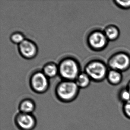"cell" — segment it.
Here are the masks:
<instances>
[{"label":"cell","instance_id":"1","mask_svg":"<svg viewBox=\"0 0 130 130\" xmlns=\"http://www.w3.org/2000/svg\"><path fill=\"white\" fill-rule=\"evenodd\" d=\"M76 83L72 82L62 83L57 89L58 98L63 102H70L77 95L78 88Z\"/></svg>","mask_w":130,"mask_h":130},{"label":"cell","instance_id":"2","mask_svg":"<svg viewBox=\"0 0 130 130\" xmlns=\"http://www.w3.org/2000/svg\"><path fill=\"white\" fill-rule=\"evenodd\" d=\"M108 65L111 69L120 72L125 71L130 68V56L127 53H116L110 58Z\"/></svg>","mask_w":130,"mask_h":130},{"label":"cell","instance_id":"3","mask_svg":"<svg viewBox=\"0 0 130 130\" xmlns=\"http://www.w3.org/2000/svg\"><path fill=\"white\" fill-rule=\"evenodd\" d=\"M87 74L95 80H101L107 76V69L104 63L100 61H94L88 64L86 68Z\"/></svg>","mask_w":130,"mask_h":130},{"label":"cell","instance_id":"4","mask_svg":"<svg viewBox=\"0 0 130 130\" xmlns=\"http://www.w3.org/2000/svg\"><path fill=\"white\" fill-rule=\"evenodd\" d=\"M14 120L20 130H33L37 125V120L32 114L19 112L16 115Z\"/></svg>","mask_w":130,"mask_h":130},{"label":"cell","instance_id":"5","mask_svg":"<svg viewBox=\"0 0 130 130\" xmlns=\"http://www.w3.org/2000/svg\"><path fill=\"white\" fill-rule=\"evenodd\" d=\"M60 71L63 78L67 79H74L78 75L79 67L73 60L68 59L62 62L60 65Z\"/></svg>","mask_w":130,"mask_h":130},{"label":"cell","instance_id":"6","mask_svg":"<svg viewBox=\"0 0 130 130\" xmlns=\"http://www.w3.org/2000/svg\"><path fill=\"white\" fill-rule=\"evenodd\" d=\"M108 41L104 33L100 31L92 33L89 38L90 45L96 50L104 49L107 45Z\"/></svg>","mask_w":130,"mask_h":130},{"label":"cell","instance_id":"7","mask_svg":"<svg viewBox=\"0 0 130 130\" xmlns=\"http://www.w3.org/2000/svg\"><path fill=\"white\" fill-rule=\"evenodd\" d=\"M45 74L38 72L35 74L32 79V87L38 92H43L47 87V79Z\"/></svg>","mask_w":130,"mask_h":130},{"label":"cell","instance_id":"8","mask_svg":"<svg viewBox=\"0 0 130 130\" xmlns=\"http://www.w3.org/2000/svg\"><path fill=\"white\" fill-rule=\"evenodd\" d=\"M19 48L21 54L27 58H31L34 56L37 52L35 45L27 40H24L20 44Z\"/></svg>","mask_w":130,"mask_h":130},{"label":"cell","instance_id":"9","mask_svg":"<svg viewBox=\"0 0 130 130\" xmlns=\"http://www.w3.org/2000/svg\"><path fill=\"white\" fill-rule=\"evenodd\" d=\"M35 108L34 102L29 99H25L23 100L19 106L20 112L26 114H32Z\"/></svg>","mask_w":130,"mask_h":130},{"label":"cell","instance_id":"10","mask_svg":"<svg viewBox=\"0 0 130 130\" xmlns=\"http://www.w3.org/2000/svg\"><path fill=\"white\" fill-rule=\"evenodd\" d=\"M107 78L108 81L111 84L116 85L121 82L123 76L121 72L111 69L107 73Z\"/></svg>","mask_w":130,"mask_h":130},{"label":"cell","instance_id":"11","mask_svg":"<svg viewBox=\"0 0 130 130\" xmlns=\"http://www.w3.org/2000/svg\"><path fill=\"white\" fill-rule=\"evenodd\" d=\"M104 33L108 40L114 41L119 37L120 30L117 27L111 25L106 28Z\"/></svg>","mask_w":130,"mask_h":130},{"label":"cell","instance_id":"12","mask_svg":"<svg viewBox=\"0 0 130 130\" xmlns=\"http://www.w3.org/2000/svg\"><path fill=\"white\" fill-rule=\"evenodd\" d=\"M90 78L88 75L85 73H82L78 76L76 83L78 86L81 88L86 87L89 84Z\"/></svg>","mask_w":130,"mask_h":130},{"label":"cell","instance_id":"13","mask_svg":"<svg viewBox=\"0 0 130 130\" xmlns=\"http://www.w3.org/2000/svg\"><path fill=\"white\" fill-rule=\"evenodd\" d=\"M119 99L124 104L130 101V92L127 88L121 90L119 93Z\"/></svg>","mask_w":130,"mask_h":130},{"label":"cell","instance_id":"14","mask_svg":"<svg viewBox=\"0 0 130 130\" xmlns=\"http://www.w3.org/2000/svg\"><path fill=\"white\" fill-rule=\"evenodd\" d=\"M44 72L46 76L48 77L54 76L57 72V69L54 64H49L45 67L44 69Z\"/></svg>","mask_w":130,"mask_h":130},{"label":"cell","instance_id":"15","mask_svg":"<svg viewBox=\"0 0 130 130\" xmlns=\"http://www.w3.org/2000/svg\"><path fill=\"white\" fill-rule=\"evenodd\" d=\"M115 4L117 6L121 9H130V1H119L116 0L114 1Z\"/></svg>","mask_w":130,"mask_h":130},{"label":"cell","instance_id":"16","mask_svg":"<svg viewBox=\"0 0 130 130\" xmlns=\"http://www.w3.org/2000/svg\"><path fill=\"white\" fill-rule=\"evenodd\" d=\"M122 111L125 117L130 120V101L123 104Z\"/></svg>","mask_w":130,"mask_h":130},{"label":"cell","instance_id":"17","mask_svg":"<svg viewBox=\"0 0 130 130\" xmlns=\"http://www.w3.org/2000/svg\"><path fill=\"white\" fill-rule=\"evenodd\" d=\"M12 40L14 42L21 44L24 41V38L23 36L20 34H15L12 36Z\"/></svg>","mask_w":130,"mask_h":130},{"label":"cell","instance_id":"18","mask_svg":"<svg viewBox=\"0 0 130 130\" xmlns=\"http://www.w3.org/2000/svg\"><path fill=\"white\" fill-rule=\"evenodd\" d=\"M127 89L129 91H130V81L129 82L128 84H127Z\"/></svg>","mask_w":130,"mask_h":130}]
</instances>
